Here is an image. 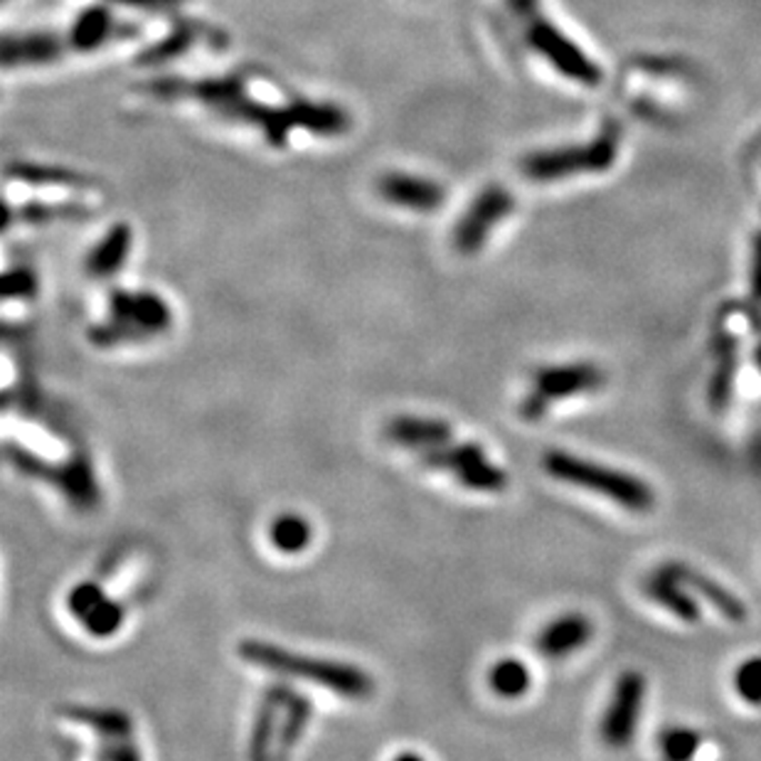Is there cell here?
<instances>
[{"instance_id":"obj_18","label":"cell","mask_w":761,"mask_h":761,"mask_svg":"<svg viewBox=\"0 0 761 761\" xmlns=\"http://www.w3.org/2000/svg\"><path fill=\"white\" fill-rule=\"evenodd\" d=\"M202 40H210V42L218 44L222 40V32L202 26V22L180 20V22H176V28L170 30L161 42L151 44V48L143 52L141 64H163L168 60H176V57L188 52L190 48H196V44Z\"/></svg>"},{"instance_id":"obj_29","label":"cell","mask_w":761,"mask_h":761,"mask_svg":"<svg viewBox=\"0 0 761 761\" xmlns=\"http://www.w3.org/2000/svg\"><path fill=\"white\" fill-rule=\"evenodd\" d=\"M752 297L761 303V234L757 237L754 244V259H752Z\"/></svg>"},{"instance_id":"obj_15","label":"cell","mask_w":761,"mask_h":761,"mask_svg":"<svg viewBox=\"0 0 761 761\" xmlns=\"http://www.w3.org/2000/svg\"><path fill=\"white\" fill-rule=\"evenodd\" d=\"M133 252V227L129 222H113L101 234V240L89 249L84 259V271L92 279H111L127 267Z\"/></svg>"},{"instance_id":"obj_7","label":"cell","mask_w":761,"mask_h":761,"mask_svg":"<svg viewBox=\"0 0 761 761\" xmlns=\"http://www.w3.org/2000/svg\"><path fill=\"white\" fill-rule=\"evenodd\" d=\"M311 718L309 700L287 690H274L261 702L249 740L252 761H267L271 749H291Z\"/></svg>"},{"instance_id":"obj_16","label":"cell","mask_w":761,"mask_h":761,"mask_svg":"<svg viewBox=\"0 0 761 761\" xmlns=\"http://www.w3.org/2000/svg\"><path fill=\"white\" fill-rule=\"evenodd\" d=\"M594 635V623L584 613H564L538 633V651L544 658H567L582 651Z\"/></svg>"},{"instance_id":"obj_23","label":"cell","mask_w":761,"mask_h":761,"mask_svg":"<svg viewBox=\"0 0 761 761\" xmlns=\"http://www.w3.org/2000/svg\"><path fill=\"white\" fill-rule=\"evenodd\" d=\"M532 683V675L528 665L518 661V658H501V661H495L488 670V685L495 692L498 698H520L525 695L530 690Z\"/></svg>"},{"instance_id":"obj_2","label":"cell","mask_w":761,"mask_h":761,"mask_svg":"<svg viewBox=\"0 0 761 761\" xmlns=\"http://www.w3.org/2000/svg\"><path fill=\"white\" fill-rule=\"evenodd\" d=\"M237 653H240L242 661H247L249 665L269 670V673H277L283 678L309 680V683L348 700L370 698L374 690L372 678L358 665L328 661V658H318V655L299 653V651H289L279 643L247 639L240 643Z\"/></svg>"},{"instance_id":"obj_20","label":"cell","mask_w":761,"mask_h":761,"mask_svg":"<svg viewBox=\"0 0 761 761\" xmlns=\"http://www.w3.org/2000/svg\"><path fill=\"white\" fill-rule=\"evenodd\" d=\"M10 180H20L26 186H60V188H87L97 186L94 178L77 173V170L62 166H44L30 161H16L6 168Z\"/></svg>"},{"instance_id":"obj_27","label":"cell","mask_w":761,"mask_h":761,"mask_svg":"<svg viewBox=\"0 0 761 761\" xmlns=\"http://www.w3.org/2000/svg\"><path fill=\"white\" fill-rule=\"evenodd\" d=\"M3 291L6 301H30L38 297V277L30 267H13L6 271L3 279Z\"/></svg>"},{"instance_id":"obj_1","label":"cell","mask_w":761,"mask_h":761,"mask_svg":"<svg viewBox=\"0 0 761 761\" xmlns=\"http://www.w3.org/2000/svg\"><path fill=\"white\" fill-rule=\"evenodd\" d=\"M143 89L156 99L196 101V104L214 111V117L252 127L264 136L271 149H287L291 133L297 131L336 139L353 127L348 109L336 104V101H316L306 97L267 101L252 97V77L247 72L202 79L158 77Z\"/></svg>"},{"instance_id":"obj_24","label":"cell","mask_w":761,"mask_h":761,"mask_svg":"<svg viewBox=\"0 0 761 761\" xmlns=\"http://www.w3.org/2000/svg\"><path fill=\"white\" fill-rule=\"evenodd\" d=\"M720 360H718V370H714L712 380H710V404L714 412H722V409L732 402V388H734V378H737V343L734 338H722V346H720Z\"/></svg>"},{"instance_id":"obj_10","label":"cell","mask_w":761,"mask_h":761,"mask_svg":"<svg viewBox=\"0 0 761 761\" xmlns=\"http://www.w3.org/2000/svg\"><path fill=\"white\" fill-rule=\"evenodd\" d=\"M607 374L601 368L589 362H574V366H552L540 368L532 378V390L520 404V414L528 422H538L548 414L550 404L567 400V397L589 394L604 388Z\"/></svg>"},{"instance_id":"obj_5","label":"cell","mask_w":761,"mask_h":761,"mask_svg":"<svg viewBox=\"0 0 761 761\" xmlns=\"http://www.w3.org/2000/svg\"><path fill=\"white\" fill-rule=\"evenodd\" d=\"M619 156V129L607 127L599 139L577 146H562V149L535 151L528 153L520 161L522 176L535 183H558V180L584 176V173H604Z\"/></svg>"},{"instance_id":"obj_13","label":"cell","mask_w":761,"mask_h":761,"mask_svg":"<svg viewBox=\"0 0 761 761\" xmlns=\"http://www.w3.org/2000/svg\"><path fill=\"white\" fill-rule=\"evenodd\" d=\"M70 52L64 32L57 30H22L6 32L0 44L3 70H22V67H48L60 62Z\"/></svg>"},{"instance_id":"obj_26","label":"cell","mask_w":761,"mask_h":761,"mask_svg":"<svg viewBox=\"0 0 761 761\" xmlns=\"http://www.w3.org/2000/svg\"><path fill=\"white\" fill-rule=\"evenodd\" d=\"M734 690L747 705L761 708V655L749 658L734 673Z\"/></svg>"},{"instance_id":"obj_28","label":"cell","mask_w":761,"mask_h":761,"mask_svg":"<svg viewBox=\"0 0 761 761\" xmlns=\"http://www.w3.org/2000/svg\"><path fill=\"white\" fill-rule=\"evenodd\" d=\"M109 3L133 10H149V13H176V10L190 3V0H109Z\"/></svg>"},{"instance_id":"obj_30","label":"cell","mask_w":761,"mask_h":761,"mask_svg":"<svg viewBox=\"0 0 761 761\" xmlns=\"http://www.w3.org/2000/svg\"><path fill=\"white\" fill-rule=\"evenodd\" d=\"M394 761H424V759L419 757V754H414V752H402Z\"/></svg>"},{"instance_id":"obj_25","label":"cell","mask_w":761,"mask_h":761,"mask_svg":"<svg viewBox=\"0 0 761 761\" xmlns=\"http://www.w3.org/2000/svg\"><path fill=\"white\" fill-rule=\"evenodd\" d=\"M702 740L690 727H668L661 734L663 761H692L698 754Z\"/></svg>"},{"instance_id":"obj_14","label":"cell","mask_w":761,"mask_h":761,"mask_svg":"<svg viewBox=\"0 0 761 761\" xmlns=\"http://www.w3.org/2000/svg\"><path fill=\"white\" fill-rule=\"evenodd\" d=\"M133 32L136 28L113 16L109 6H89L74 16L70 28L64 30V38L70 52L92 54L111 42L131 38Z\"/></svg>"},{"instance_id":"obj_21","label":"cell","mask_w":761,"mask_h":761,"mask_svg":"<svg viewBox=\"0 0 761 761\" xmlns=\"http://www.w3.org/2000/svg\"><path fill=\"white\" fill-rule=\"evenodd\" d=\"M87 208L79 202H22L18 208H8L6 230L13 227V222L22 224H48V222H62V220H82L87 218Z\"/></svg>"},{"instance_id":"obj_4","label":"cell","mask_w":761,"mask_h":761,"mask_svg":"<svg viewBox=\"0 0 761 761\" xmlns=\"http://www.w3.org/2000/svg\"><path fill=\"white\" fill-rule=\"evenodd\" d=\"M542 469L544 473L552 475V479L579 485L589 493L604 495L609 501L619 503L621 508L631 510V513H651L655 505L653 488L645 481L635 479L631 473L609 469V465L572 457V453L567 451L544 453Z\"/></svg>"},{"instance_id":"obj_9","label":"cell","mask_w":761,"mask_h":761,"mask_svg":"<svg viewBox=\"0 0 761 761\" xmlns=\"http://www.w3.org/2000/svg\"><path fill=\"white\" fill-rule=\"evenodd\" d=\"M515 210V198L505 186L491 183L479 190L457 224L451 227V247L453 252L463 257H475L491 240V232L498 224L505 222Z\"/></svg>"},{"instance_id":"obj_19","label":"cell","mask_w":761,"mask_h":761,"mask_svg":"<svg viewBox=\"0 0 761 761\" xmlns=\"http://www.w3.org/2000/svg\"><path fill=\"white\" fill-rule=\"evenodd\" d=\"M643 592L649 594L653 601H658L663 609L670 613H675L678 619L683 621H698L700 619V607L698 601L692 599L683 584L670 574L665 567H658V570L643 582Z\"/></svg>"},{"instance_id":"obj_11","label":"cell","mask_w":761,"mask_h":761,"mask_svg":"<svg viewBox=\"0 0 761 761\" xmlns=\"http://www.w3.org/2000/svg\"><path fill=\"white\" fill-rule=\"evenodd\" d=\"M645 698V678L635 670L623 673L613 685L611 700L601 720V740L611 749H627L639 730Z\"/></svg>"},{"instance_id":"obj_3","label":"cell","mask_w":761,"mask_h":761,"mask_svg":"<svg viewBox=\"0 0 761 761\" xmlns=\"http://www.w3.org/2000/svg\"><path fill=\"white\" fill-rule=\"evenodd\" d=\"M173 328V309L161 293L141 289H113L109 297V318L89 328V340L97 348L143 343Z\"/></svg>"},{"instance_id":"obj_31","label":"cell","mask_w":761,"mask_h":761,"mask_svg":"<svg viewBox=\"0 0 761 761\" xmlns=\"http://www.w3.org/2000/svg\"><path fill=\"white\" fill-rule=\"evenodd\" d=\"M759 362H761V350H759Z\"/></svg>"},{"instance_id":"obj_8","label":"cell","mask_w":761,"mask_h":761,"mask_svg":"<svg viewBox=\"0 0 761 761\" xmlns=\"http://www.w3.org/2000/svg\"><path fill=\"white\" fill-rule=\"evenodd\" d=\"M518 16L528 20L525 40L530 48L540 52V57H544L562 77L584 87L601 84V79H604L601 67L594 60H589L587 52L574 40L567 38L560 28H554L552 22L540 18L538 3L525 10H518Z\"/></svg>"},{"instance_id":"obj_12","label":"cell","mask_w":761,"mask_h":761,"mask_svg":"<svg viewBox=\"0 0 761 761\" xmlns=\"http://www.w3.org/2000/svg\"><path fill=\"white\" fill-rule=\"evenodd\" d=\"M378 198L397 210L414 214H434L447 202V188L434 178L409 173V170H384L374 180Z\"/></svg>"},{"instance_id":"obj_17","label":"cell","mask_w":761,"mask_h":761,"mask_svg":"<svg viewBox=\"0 0 761 761\" xmlns=\"http://www.w3.org/2000/svg\"><path fill=\"white\" fill-rule=\"evenodd\" d=\"M663 567L678 579L680 584L690 587L692 592H698L700 597H705L710 604L722 613V617H727L730 621H744L747 619V609H744L742 601L737 599L730 589H724L722 584L714 582V579L705 577L698 570H692V567H688L683 562H668Z\"/></svg>"},{"instance_id":"obj_22","label":"cell","mask_w":761,"mask_h":761,"mask_svg":"<svg viewBox=\"0 0 761 761\" xmlns=\"http://www.w3.org/2000/svg\"><path fill=\"white\" fill-rule=\"evenodd\" d=\"M313 540L311 522L299 513H283L271 520L269 542L271 548L283 554H299L309 548Z\"/></svg>"},{"instance_id":"obj_6","label":"cell","mask_w":761,"mask_h":761,"mask_svg":"<svg viewBox=\"0 0 761 761\" xmlns=\"http://www.w3.org/2000/svg\"><path fill=\"white\" fill-rule=\"evenodd\" d=\"M414 453L422 459L427 469L449 473L451 479H457L463 488H469V491L501 493L508 485L505 471L485 457L481 444L457 441L453 434Z\"/></svg>"}]
</instances>
